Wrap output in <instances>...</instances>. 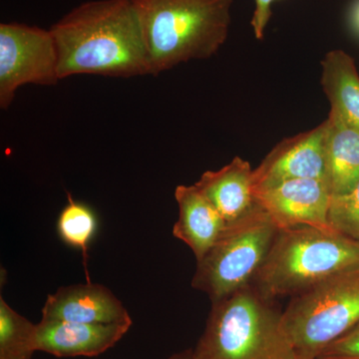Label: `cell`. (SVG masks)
I'll list each match as a JSON object with an SVG mask.
<instances>
[{
    "instance_id": "5",
    "label": "cell",
    "mask_w": 359,
    "mask_h": 359,
    "mask_svg": "<svg viewBox=\"0 0 359 359\" xmlns=\"http://www.w3.org/2000/svg\"><path fill=\"white\" fill-rule=\"evenodd\" d=\"M359 323V269L292 297L282 327L295 354L316 359Z\"/></svg>"
},
{
    "instance_id": "22",
    "label": "cell",
    "mask_w": 359,
    "mask_h": 359,
    "mask_svg": "<svg viewBox=\"0 0 359 359\" xmlns=\"http://www.w3.org/2000/svg\"><path fill=\"white\" fill-rule=\"evenodd\" d=\"M353 21L354 25H355L356 27H358V29L359 30V2L358 6H355V8H354Z\"/></svg>"
},
{
    "instance_id": "1",
    "label": "cell",
    "mask_w": 359,
    "mask_h": 359,
    "mask_svg": "<svg viewBox=\"0 0 359 359\" xmlns=\"http://www.w3.org/2000/svg\"><path fill=\"white\" fill-rule=\"evenodd\" d=\"M60 80L74 75H152L131 0H89L51 26Z\"/></svg>"
},
{
    "instance_id": "11",
    "label": "cell",
    "mask_w": 359,
    "mask_h": 359,
    "mask_svg": "<svg viewBox=\"0 0 359 359\" xmlns=\"http://www.w3.org/2000/svg\"><path fill=\"white\" fill-rule=\"evenodd\" d=\"M127 323H80L42 320L36 325L35 348L58 358L98 356L128 332Z\"/></svg>"
},
{
    "instance_id": "21",
    "label": "cell",
    "mask_w": 359,
    "mask_h": 359,
    "mask_svg": "<svg viewBox=\"0 0 359 359\" xmlns=\"http://www.w3.org/2000/svg\"><path fill=\"white\" fill-rule=\"evenodd\" d=\"M168 359H193L192 358V351H185V353H177L172 358Z\"/></svg>"
},
{
    "instance_id": "14",
    "label": "cell",
    "mask_w": 359,
    "mask_h": 359,
    "mask_svg": "<svg viewBox=\"0 0 359 359\" xmlns=\"http://www.w3.org/2000/svg\"><path fill=\"white\" fill-rule=\"evenodd\" d=\"M327 123V181L332 196L353 188L359 179V131L330 111Z\"/></svg>"
},
{
    "instance_id": "8",
    "label": "cell",
    "mask_w": 359,
    "mask_h": 359,
    "mask_svg": "<svg viewBox=\"0 0 359 359\" xmlns=\"http://www.w3.org/2000/svg\"><path fill=\"white\" fill-rule=\"evenodd\" d=\"M332 194L327 179H294L255 190L256 202L278 230L299 226L332 229L328 222Z\"/></svg>"
},
{
    "instance_id": "6",
    "label": "cell",
    "mask_w": 359,
    "mask_h": 359,
    "mask_svg": "<svg viewBox=\"0 0 359 359\" xmlns=\"http://www.w3.org/2000/svg\"><path fill=\"white\" fill-rule=\"evenodd\" d=\"M278 229L257 203L245 217L226 224L217 242L197 262L193 289L221 301L249 287L268 257Z\"/></svg>"
},
{
    "instance_id": "3",
    "label": "cell",
    "mask_w": 359,
    "mask_h": 359,
    "mask_svg": "<svg viewBox=\"0 0 359 359\" xmlns=\"http://www.w3.org/2000/svg\"><path fill=\"white\" fill-rule=\"evenodd\" d=\"M358 269V241L334 229L294 226L278 230L252 285L264 299L275 302Z\"/></svg>"
},
{
    "instance_id": "23",
    "label": "cell",
    "mask_w": 359,
    "mask_h": 359,
    "mask_svg": "<svg viewBox=\"0 0 359 359\" xmlns=\"http://www.w3.org/2000/svg\"><path fill=\"white\" fill-rule=\"evenodd\" d=\"M297 359H302V358H297Z\"/></svg>"
},
{
    "instance_id": "7",
    "label": "cell",
    "mask_w": 359,
    "mask_h": 359,
    "mask_svg": "<svg viewBox=\"0 0 359 359\" xmlns=\"http://www.w3.org/2000/svg\"><path fill=\"white\" fill-rule=\"evenodd\" d=\"M59 57L50 29L20 22L0 25V108L7 110L27 84L55 86Z\"/></svg>"
},
{
    "instance_id": "10",
    "label": "cell",
    "mask_w": 359,
    "mask_h": 359,
    "mask_svg": "<svg viewBox=\"0 0 359 359\" xmlns=\"http://www.w3.org/2000/svg\"><path fill=\"white\" fill-rule=\"evenodd\" d=\"M42 320L133 325L123 302L108 287L91 282L61 287L48 294Z\"/></svg>"
},
{
    "instance_id": "18",
    "label": "cell",
    "mask_w": 359,
    "mask_h": 359,
    "mask_svg": "<svg viewBox=\"0 0 359 359\" xmlns=\"http://www.w3.org/2000/svg\"><path fill=\"white\" fill-rule=\"evenodd\" d=\"M328 222L334 230L359 242V179L351 190L332 196Z\"/></svg>"
},
{
    "instance_id": "4",
    "label": "cell",
    "mask_w": 359,
    "mask_h": 359,
    "mask_svg": "<svg viewBox=\"0 0 359 359\" xmlns=\"http://www.w3.org/2000/svg\"><path fill=\"white\" fill-rule=\"evenodd\" d=\"M282 313L252 285L212 302L193 359H297Z\"/></svg>"
},
{
    "instance_id": "2",
    "label": "cell",
    "mask_w": 359,
    "mask_h": 359,
    "mask_svg": "<svg viewBox=\"0 0 359 359\" xmlns=\"http://www.w3.org/2000/svg\"><path fill=\"white\" fill-rule=\"evenodd\" d=\"M153 76L211 58L228 39L233 0H131Z\"/></svg>"
},
{
    "instance_id": "12",
    "label": "cell",
    "mask_w": 359,
    "mask_h": 359,
    "mask_svg": "<svg viewBox=\"0 0 359 359\" xmlns=\"http://www.w3.org/2000/svg\"><path fill=\"white\" fill-rule=\"evenodd\" d=\"M195 185L226 224L238 221L256 208L254 169L243 158H233L218 171L205 172Z\"/></svg>"
},
{
    "instance_id": "19",
    "label": "cell",
    "mask_w": 359,
    "mask_h": 359,
    "mask_svg": "<svg viewBox=\"0 0 359 359\" xmlns=\"http://www.w3.org/2000/svg\"><path fill=\"white\" fill-rule=\"evenodd\" d=\"M316 359H359V323Z\"/></svg>"
},
{
    "instance_id": "15",
    "label": "cell",
    "mask_w": 359,
    "mask_h": 359,
    "mask_svg": "<svg viewBox=\"0 0 359 359\" xmlns=\"http://www.w3.org/2000/svg\"><path fill=\"white\" fill-rule=\"evenodd\" d=\"M321 86L332 112L359 131V75L355 63L344 50H332L321 61Z\"/></svg>"
},
{
    "instance_id": "9",
    "label": "cell",
    "mask_w": 359,
    "mask_h": 359,
    "mask_svg": "<svg viewBox=\"0 0 359 359\" xmlns=\"http://www.w3.org/2000/svg\"><path fill=\"white\" fill-rule=\"evenodd\" d=\"M294 179H327V123L278 144L254 170V188Z\"/></svg>"
},
{
    "instance_id": "20",
    "label": "cell",
    "mask_w": 359,
    "mask_h": 359,
    "mask_svg": "<svg viewBox=\"0 0 359 359\" xmlns=\"http://www.w3.org/2000/svg\"><path fill=\"white\" fill-rule=\"evenodd\" d=\"M256 8L252 14L250 25L257 39L262 40L264 36L266 26L271 18V4L273 0H255Z\"/></svg>"
},
{
    "instance_id": "16",
    "label": "cell",
    "mask_w": 359,
    "mask_h": 359,
    "mask_svg": "<svg viewBox=\"0 0 359 359\" xmlns=\"http://www.w3.org/2000/svg\"><path fill=\"white\" fill-rule=\"evenodd\" d=\"M36 325L14 311L0 297V359H32Z\"/></svg>"
},
{
    "instance_id": "17",
    "label": "cell",
    "mask_w": 359,
    "mask_h": 359,
    "mask_svg": "<svg viewBox=\"0 0 359 359\" xmlns=\"http://www.w3.org/2000/svg\"><path fill=\"white\" fill-rule=\"evenodd\" d=\"M67 205L63 208L57 221V230L61 240L70 245L81 250L85 266L86 282H91L87 269L89 245L95 236L97 230L96 215L88 205L73 199L71 194L67 193Z\"/></svg>"
},
{
    "instance_id": "13",
    "label": "cell",
    "mask_w": 359,
    "mask_h": 359,
    "mask_svg": "<svg viewBox=\"0 0 359 359\" xmlns=\"http://www.w3.org/2000/svg\"><path fill=\"white\" fill-rule=\"evenodd\" d=\"M175 199L179 217L172 233L192 250L199 262L223 233L226 221L195 184L177 186Z\"/></svg>"
}]
</instances>
